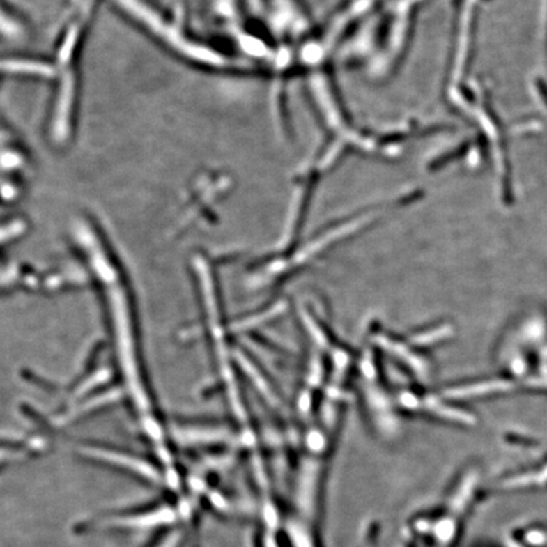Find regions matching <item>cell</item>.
Masks as SVG:
<instances>
[{
  "instance_id": "obj_1",
  "label": "cell",
  "mask_w": 547,
  "mask_h": 547,
  "mask_svg": "<svg viewBox=\"0 0 547 547\" xmlns=\"http://www.w3.org/2000/svg\"><path fill=\"white\" fill-rule=\"evenodd\" d=\"M175 521V513L171 508H160L156 511L139 513L134 516H127L123 518L113 521L114 526L123 528H151L155 526L170 525Z\"/></svg>"
},
{
  "instance_id": "obj_2",
  "label": "cell",
  "mask_w": 547,
  "mask_h": 547,
  "mask_svg": "<svg viewBox=\"0 0 547 547\" xmlns=\"http://www.w3.org/2000/svg\"><path fill=\"white\" fill-rule=\"evenodd\" d=\"M181 540H183V537H181L180 532L179 531H174L173 534L167 536L157 547H179L180 546Z\"/></svg>"
}]
</instances>
